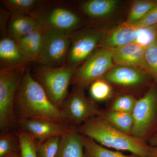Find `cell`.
Instances as JSON below:
<instances>
[{
	"mask_svg": "<svg viewBox=\"0 0 157 157\" xmlns=\"http://www.w3.org/2000/svg\"><path fill=\"white\" fill-rule=\"evenodd\" d=\"M15 112L17 119H44L69 124L29 69H27L21 78L15 100Z\"/></svg>",
	"mask_w": 157,
	"mask_h": 157,
	"instance_id": "6da1fadb",
	"label": "cell"
},
{
	"mask_svg": "<svg viewBox=\"0 0 157 157\" xmlns=\"http://www.w3.org/2000/svg\"><path fill=\"white\" fill-rule=\"evenodd\" d=\"M73 127L80 135L91 138L102 146L130 151L140 157H149L151 146L143 139L114 128L100 116Z\"/></svg>",
	"mask_w": 157,
	"mask_h": 157,
	"instance_id": "7a4b0ae2",
	"label": "cell"
},
{
	"mask_svg": "<svg viewBox=\"0 0 157 157\" xmlns=\"http://www.w3.org/2000/svg\"><path fill=\"white\" fill-rule=\"evenodd\" d=\"M29 63L0 69V129L11 131L17 126L15 103L21 78Z\"/></svg>",
	"mask_w": 157,
	"mask_h": 157,
	"instance_id": "3957f363",
	"label": "cell"
},
{
	"mask_svg": "<svg viewBox=\"0 0 157 157\" xmlns=\"http://www.w3.org/2000/svg\"><path fill=\"white\" fill-rule=\"evenodd\" d=\"M45 32L70 33L79 25L80 17L69 5L41 1L32 14Z\"/></svg>",
	"mask_w": 157,
	"mask_h": 157,
	"instance_id": "277c9868",
	"label": "cell"
},
{
	"mask_svg": "<svg viewBox=\"0 0 157 157\" xmlns=\"http://www.w3.org/2000/svg\"><path fill=\"white\" fill-rule=\"evenodd\" d=\"M75 70L67 63L55 68L39 66L33 77L52 102L60 108L69 94L68 88Z\"/></svg>",
	"mask_w": 157,
	"mask_h": 157,
	"instance_id": "5b68a950",
	"label": "cell"
},
{
	"mask_svg": "<svg viewBox=\"0 0 157 157\" xmlns=\"http://www.w3.org/2000/svg\"><path fill=\"white\" fill-rule=\"evenodd\" d=\"M113 62L110 49L98 48L76 68L70 85L84 89L105 76L112 68Z\"/></svg>",
	"mask_w": 157,
	"mask_h": 157,
	"instance_id": "8992f818",
	"label": "cell"
},
{
	"mask_svg": "<svg viewBox=\"0 0 157 157\" xmlns=\"http://www.w3.org/2000/svg\"><path fill=\"white\" fill-rule=\"evenodd\" d=\"M83 90L74 88L59 108L64 119L73 127L78 126L92 118L99 116L102 112L86 96Z\"/></svg>",
	"mask_w": 157,
	"mask_h": 157,
	"instance_id": "52a82bcc",
	"label": "cell"
},
{
	"mask_svg": "<svg viewBox=\"0 0 157 157\" xmlns=\"http://www.w3.org/2000/svg\"><path fill=\"white\" fill-rule=\"evenodd\" d=\"M45 33L43 48L36 62L40 66L49 67L65 64L71 44L70 33Z\"/></svg>",
	"mask_w": 157,
	"mask_h": 157,
	"instance_id": "ba28073f",
	"label": "cell"
},
{
	"mask_svg": "<svg viewBox=\"0 0 157 157\" xmlns=\"http://www.w3.org/2000/svg\"><path fill=\"white\" fill-rule=\"evenodd\" d=\"M132 113L134 125L131 135L143 139V137L148 132L156 117V90L151 89L142 98L137 101Z\"/></svg>",
	"mask_w": 157,
	"mask_h": 157,
	"instance_id": "9c48e42d",
	"label": "cell"
},
{
	"mask_svg": "<svg viewBox=\"0 0 157 157\" xmlns=\"http://www.w3.org/2000/svg\"><path fill=\"white\" fill-rule=\"evenodd\" d=\"M17 121L19 129L30 135L37 144L51 137H62L73 128L68 124L44 119H17Z\"/></svg>",
	"mask_w": 157,
	"mask_h": 157,
	"instance_id": "30bf717a",
	"label": "cell"
},
{
	"mask_svg": "<svg viewBox=\"0 0 157 157\" xmlns=\"http://www.w3.org/2000/svg\"><path fill=\"white\" fill-rule=\"evenodd\" d=\"M70 50L66 63L76 69L96 50L102 39L98 31L86 32L77 36H72Z\"/></svg>",
	"mask_w": 157,
	"mask_h": 157,
	"instance_id": "8fae6325",
	"label": "cell"
},
{
	"mask_svg": "<svg viewBox=\"0 0 157 157\" xmlns=\"http://www.w3.org/2000/svg\"><path fill=\"white\" fill-rule=\"evenodd\" d=\"M145 47L136 42L118 48L109 49L112 53L113 62L120 66H135L142 67L147 71L144 61Z\"/></svg>",
	"mask_w": 157,
	"mask_h": 157,
	"instance_id": "7c38bea8",
	"label": "cell"
},
{
	"mask_svg": "<svg viewBox=\"0 0 157 157\" xmlns=\"http://www.w3.org/2000/svg\"><path fill=\"white\" fill-rule=\"evenodd\" d=\"M145 78V74L134 67L120 65L111 69L104 76L107 82L124 86L141 84Z\"/></svg>",
	"mask_w": 157,
	"mask_h": 157,
	"instance_id": "4fadbf2b",
	"label": "cell"
},
{
	"mask_svg": "<svg viewBox=\"0 0 157 157\" xmlns=\"http://www.w3.org/2000/svg\"><path fill=\"white\" fill-rule=\"evenodd\" d=\"M21 53L16 41L7 35L0 40L1 69L9 68L29 63Z\"/></svg>",
	"mask_w": 157,
	"mask_h": 157,
	"instance_id": "5bb4252c",
	"label": "cell"
},
{
	"mask_svg": "<svg viewBox=\"0 0 157 157\" xmlns=\"http://www.w3.org/2000/svg\"><path fill=\"white\" fill-rule=\"evenodd\" d=\"M45 34L39 25L30 33L16 41L21 53L29 62L36 61L43 48Z\"/></svg>",
	"mask_w": 157,
	"mask_h": 157,
	"instance_id": "9a60e30c",
	"label": "cell"
},
{
	"mask_svg": "<svg viewBox=\"0 0 157 157\" xmlns=\"http://www.w3.org/2000/svg\"><path fill=\"white\" fill-rule=\"evenodd\" d=\"M139 29L126 23L111 32L100 43L101 48L112 49L135 42Z\"/></svg>",
	"mask_w": 157,
	"mask_h": 157,
	"instance_id": "2e32d148",
	"label": "cell"
},
{
	"mask_svg": "<svg viewBox=\"0 0 157 157\" xmlns=\"http://www.w3.org/2000/svg\"><path fill=\"white\" fill-rule=\"evenodd\" d=\"M39 25L33 14H11L9 21L8 35L17 41L30 33Z\"/></svg>",
	"mask_w": 157,
	"mask_h": 157,
	"instance_id": "e0dca14e",
	"label": "cell"
},
{
	"mask_svg": "<svg viewBox=\"0 0 157 157\" xmlns=\"http://www.w3.org/2000/svg\"><path fill=\"white\" fill-rule=\"evenodd\" d=\"M73 128L72 131L61 137L56 157H84L82 135Z\"/></svg>",
	"mask_w": 157,
	"mask_h": 157,
	"instance_id": "ac0fdd59",
	"label": "cell"
},
{
	"mask_svg": "<svg viewBox=\"0 0 157 157\" xmlns=\"http://www.w3.org/2000/svg\"><path fill=\"white\" fill-rule=\"evenodd\" d=\"M118 4L117 0H90L81 3L79 7L81 11L89 17L100 18L111 14Z\"/></svg>",
	"mask_w": 157,
	"mask_h": 157,
	"instance_id": "d6986e66",
	"label": "cell"
},
{
	"mask_svg": "<svg viewBox=\"0 0 157 157\" xmlns=\"http://www.w3.org/2000/svg\"><path fill=\"white\" fill-rule=\"evenodd\" d=\"M82 138L84 146V157H140L132 154L126 155L110 150L84 135H82Z\"/></svg>",
	"mask_w": 157,
	"mask_h": 157,
	"instance_id": "ffe728a7",
	"label": "cell"
},
{
	"mask_svg": "<svg viewBox=\"0 0 157 157\" xmlns=\"http://www.w3.org/2000/svg\"><path fill=\"white\" fill-rule=\"evenodd\" d=\"M100 116L114 128L121 132L131 135L134 125V119L132 113L110 110L107 112L102 111Z\"/></svg>",
	"mask_w": 157,
	"mask_h": 157,
	"instance_id": "44dd1931",
	"label": "cell"
},
{
	"mask_svg": "<svg viewBox=\"0 0 157 157\" xmlns=\"http://www.w3.org/2000/svg\"><path fill=\"white\" fill-rule=\"evenodd\" d=\"M21 153L19 138L15 131L1 132L0 157H8Z\"/></svg>",
	"mask_w": 157,
	"mask_h": 157,
	"instance_id": "7402d4cb",
	"label": "cell"
},
{
	"mask_svg": "<svg viewBox=\"0 0 157 157\" xmlns=\"http://www.w3.org/2000/svg\"><path fill=\"white\" fill-rule=\"evenodd\" d=\"M40 2L38 0H2L1 3L11 14H31Z\"/></svg>",
	"mask_w": 157,
	"mask_h": 157,
	"instance_id": "603a6c76",
	"label": "cell"
},
{
	"mask_svg": "<svg viewBox=\"0 0 157 157\" xmlns=\"http://www.w3.org/2000/svg\"><path fill=\"white\" fill-rule=\"evenodd\" d=\"M156 6L157 1L146 0L135 1L132 4L130 9L126 23L134 25Z\"/></svg>",
	"mask_w": 157,
	"mask_h": 157,
	"instance_id": "cb8c5ba5",
	"label": "cell"
},
{
	"mask_svg": "<svg viewBox=\"0 0 157 157\" xmlns=\"http://www.w3.org/2000/svg\"><path fill=\"white\" fill-rule=\"evenodd\" d=\"M15 132L19 138L22 157H38L37 144L33 137L26 132L18 129Z\"/></svg>",
	"mask_w": 157,
	"mask_h": 157,
	"instance_id": "d4e9b609",
	"label": "cell"
},
{
	"mask_svg": "<svg viewBox=\"0 0 157 157\" xmlns=\"http://www.w3.org/2000/svg\"><path fill=\"white\" fill-rule=\"evenodd\" d=\"M112 92V88L104 79H98L90 85V95L95 101L107 100L111 96Z\"/></svg>",
	"mask_w": 157,
	"mask_h": 157,
	"instance_id": "484cf974",
	"label": "cell"
},
{
	"mask_svg": "<svg viewBox=\"0 0 157 157\" xmlns=\"http://www.w3.org/2000/svg\"><path fill=\"white\" fill-rule=\"evenodd\" d=\"M144 58L147 71L157 81V36L145 47Z\"/></svg>",
	"mask_w": 157,
	"mask_h": 157,
	"instance_id": "4316f807",
	"label": "cell"
},
{
	"mask_svg": "<svg viewBox=\"0 0 157 157\" xmlns=\"http://www.w3.org/2000/svg\"><path fill=\"white\" fill-rule=\"evenodd\" d=\"M61 137H54L37 144L38 157H56Z\"/></svg>",
	"mask_w": 157,
	"mask_h": 157,
	"instance_id": "83f0119b",
	"label": "cell"
},
{
	"mask_svg": "<svg viewBox=\"0 0 157 157\" xmlns=\"http://www.w3.org/2000/svg\"><path fill=\"white\" fill-rule=\"evenodd\" d=\"M136 102L135 98L128 95L119 96L113 103L110 111L132 113Z\"/></svg>",
	"mask_w": 157,
	"mask_h": 157,
	"instance_id": "f1b7e54d",
	"label": "cell"
},
{
	"mask_svg": "<svg viewBox=\"0 0 157 157\" xmlns=\"http://www.w3.org/2000/svg\"><path fill=\"white\" fill-rule=\"evenodd\" d=\"M157 24V6L150 10L135 25L138 29L147 28Z\"/></svg>",
	"mask_w": 157,
	"mask_h": 157,
	"instance_id": "f546056e",
	"label": "cell"
},
{
	"mask_svg": "<svg viewBox=\"0 0 157 157\" xmlns=\"http://www.w3.org/2000/svg\"><path fill=\"white\" fill-rule=\"evenodd\" d=\"M149 143L150 146H157V132L150 139Z\"/></svg>",
	"mask_w": 157,
	"mask_h": 157,
	"instance_id": "4dcf8cb0",
	"label": "cell"
},
{
	"mask_svg": "<svg viewBox=\"0 0 157 157\" xmlns=\"http://www.w3.org/2000/svg\"><path fill=\"white\" fill-rule=\"evenodd\" d=\"M149 157H157V146H151V150Z\"/></svg>",
	"mask_w": 157,
	"mask_h": 157,
	"instance_id": "1f68e13d",
	"label": "cell"
},
{
	"mask_svg": "<svg viewBox=\"0 0 157 157\" xmlns=\"http://www.w3.org/2000/svg\"><path fill=\"white\" fill-rule=\"evenodd\" d=\"M8 157H22V156H21V153H20L15 154Z\"/></svg>",
	"mask_w": 157,
	"mask_h": 157,
	"instance_id": "d6a6232c",
	"label": "cell"
}]
</instances>
